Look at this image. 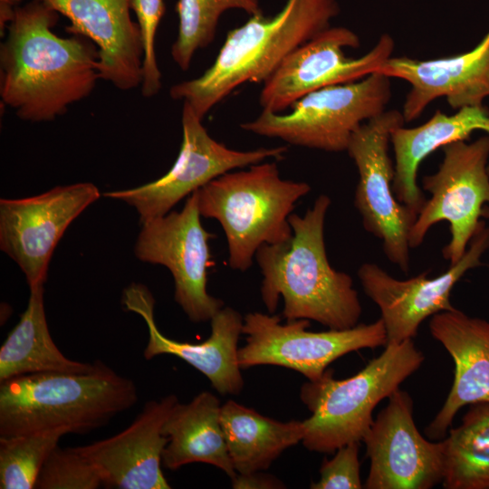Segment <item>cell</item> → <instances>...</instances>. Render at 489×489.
<instances>
[{"mask_svg": "<svg viewBox=\"0 0 489 489\" xmlns=\"http://www.w3.org/2000/svg\"><path fill=\"white\" fill-rule=\"evenodd\" d=\"M234 488H282L283 484L276 478L254 472L251 474H237L232 479Z\"/></svg>", "mask_w": 489, "mask_h": 489, "instance_id": "cell-32", "label": "cell"}, {"mask_svg": "<svg viewBox=\"0 0 489 489\" xmlns=\"http://www.w3.org/2000/svg\"><path fill=\"white\" fill-rule=\"evenodd\" d=\"M177 402L175 395L150 400L121 432L76 449L94 464L103 485L120 489H168L170 485L160 466L168 442L163 427Z\"/></svg>", "mask_w": 489, "mask_h": 489, "instance_id": "cell-17", "label": "cell"}, {"mask_svg": "<svg viewBox=\"0 0 489 489\" xmlns=\"http://www.w3.org/2000/svg\"><path fill=\"white\" fill-rule=\"evenodd\" d=\"M363 437L370 461L367 489H430L445 475L444 440L431 442L417 430L413 399L398 388Z\"/></svg>", "mask_w": 489, "mask_h": 489, "instance_id": "cell-15", "label": "cell"}, {"mask_svg": "<svg viewBox=\"0 0 489 489\" xmlns=\"http://www.w3.org/2000/svg\"><path fill=\"white\" fill-rule=\"evenodd\" d=\"M429 330L455 364L450 392L425 429L429 438L437 440L446 435L461 408L489 403V321L455 308L433 315Z\"/></svg>", "mask_w": 489, "mask_h": 489, "instance_id": "cell-21", "label": "cell"}, {"mask_svg": "<svg viewBox=\"0 0 489 489\" xmlns=\"http://www.w3.org/2000/svg\"><path fill=\"white\" fill-rule=\"evenodd\" d=\"M470 406L443 439L446 489H489V403Z\"/></svg>", "mask_w": 489, "mask_h": 489, "instance_id": "cell-26", "label": "cell"}, {"mask_svg": "<svg viewBox=\"0 0 489 489\" xmlns=\"http://www.w3.org/2000/svg\"><path fill=\"white\" fill-rule=\"evenodd\" d=\"M424 360L409 339L387 344L379 357L348 379H335L329 369L321 379L304 383L300 397L312 416L303 420V446L310 451L332 453L362 441L374 421L376 406L399 388Z\"/></svg>", "mask_w": 489, "mask_h": 489, "instance_id": "cell-6", "label": "cell"}, {"mask_svg": "<svg viewBox=\"0 0 489 489\" xmlns=\"http://www.w3.org/2000/svg\"><path fill=\"white\" fill-rule=\"evenodd\" d=\"M59 14L33 0L15 10L0 47V96L22 120L52 121L101 80L96 45L53 32Z\"/></svg>", "mask_w": 489, "mask_h": 489, "instance_id": "cell-1", "label": "cell"}, {"mask_svg": "<svg viewBox=\"0 0 489 489\" xmlns=\"http://www.w3.org/2000/svg\"><path fill=\"white\" fill-rule=\"evenodd\" d=\"M102 480L94 464L76 447L58 446L44 462L36 481L38 489H96Z\"/></svg>", "mask_w": 489, "mask_h": 489, "instance_id": "cell-29", "label": "cell"}, {"mask_svg": "<svg viewBox=\"0 0 489 489\" xmlns=\"http://www.w3.org/2000/svg\"><path fill=\"white\" fill-rule=\"evenodd\" d=\"M389 79L377 72L359 81L328 86L299 99L288 113L263 110L240 127L299 147L345 151L360 125L386 110L391 99Z\"/></svg>", "mask_w": 489, "mask_h": 489, "instance_id": "cell-7", "label": "cell"}, {"mask_svg": "<svg viewBox=\"0 0 489 489\" xmlns=\"http://www.w3.org/2000/svg\"><path fill=\"white\" fill-rule=\"evenodd\" d=\"M62 429L0 437V488L32 489Z\"/></svg>", "mask_w": 489, "mask_h": 489, "instance_id": "cell-28", "label": "cell"}, {"mask_svg": "<svg viewBox=\"0 0 489 489\" xmlns=\"http://www.w3.org/2000/svg\"><path fill=\"white\" fill-rule=\"evenodd\" d=\"M443 150L437 171L423 177V188L431 197L417 215L409 245L419 246L432 225L447 221L451 239L442 254L452 265L465 253L480 217H489V136L471 143L457 140L444 146Z\"/></svg>", "mask_w": 489, "mask_h": 489, "instance_id": "cell-8", "label": "cell"}, {"mask_svg": "<svg viewBox=\"0 0 489 489\" xmlns=\"http://www.w3.org/2000/svg\"><path fill=\"white\" fill-rule=\"evenodd\" d=\"M221 405L208 391L197 395L189 403L174 406L163 434L168 438L162 464L177 470L191 463H205L220 468L231 479L237 473L231 461L220 422Z\"/></svg>", "mask_w": 489, "mask_h": 489, "instance_id": "cell-23", "label": "cell"}, {"mask_svg": "<svg viewBox=\"0 0 489 489\" xmlns=\"http://www.w3.org/2000/svg\"><path fill=\"white\" fill-rule=\"evenodd\" d=\"M311 191L305 182L283 179L275 162H260L246 170L229 171L197 190L200 215L224 229L228 265L241 272L253 264L263 244L288 241L289 216L295 203Z\"/></svg>", "mask_w": 489, "mask_h": 489, "instance_id": "cell-5", "label": "cell"}, {"mask_svg": "<svg viewBox=\"0 0 489 489\" xmlns=\"http://www.w3.org/2000/svg\"><path fill=\"white\" fill-rule=\"evenodd\" d=\"M23 0H0V33L5 34L8 24L14 17L17 5Z\"/></svg>", "mask_w": 489, "mask_h": 489, "instance_id": "cell-33", "label": "cell"}, {"mask_svg": "<svg viewBox=\"0 0 489 489\" xmlns=\"http://www.w3.org/2000/svg\"><path fill=\"white\" fill-rule=\"evenodd\" d=\"M240 9L249 15L262 13L259 0H178L177 35L171 46V56L182 70H188L197 51L215 39L218 21L227 10Z\"/></svg>", "mask_w": 489, "mask_h": 489, "instance_id": "cell-27", "label": "cell"}, {"mask_svg": "<svg viewBox=\"0 0 489 489\" xmlns=\"http://www.w3.org/2000/svg\"><path fill=\"white\" fill-rule=\"evenodd\" d=\"M139 27L142 47V75L140 90L145 98L158 94L161 88V72L156 54V36L159 23L165 14L164 0H131Z\"/></svg>", "mask_w": 489, "mask_h": 489, "instance_id": "cell-30", "label": "cell"}, {"mask_svg": "<svg viewBox=\"0 0 489 489\" xmlns=\"http://www.w3.org/2000/svg\"><path fill=\"white\" fill-rule=\"evenodd\" d=\"M309 326L310 320L306 319L282 323L278 315L247 313L242 327L246 344L238 350L241 369L275 365L296 370L309 380H317L331 362L347 353L387 345L380 318L345 330L314 332L306 331Z\"/></svg>", "mask_w": 489, "mask_h": 489, "instance_id": "cell-10", "label": "cell"}, {"mask_svg": "<svg viewBox=\"0 0 489 489\" xmlns=\"http://www.w3.org/2000/svg\"><path fill=\"white\" fill-rule=\"evenodd\" d=\"M337 0H287L273 16L262 13L226 34L214 63L200 76L174 84L173 100L187 102L202 120L246 83H264L296 48L331 26Z\"/></svg>", "mask_w": 489, "mask_h": 489, "instance_id": "cell-3", "label": "cell"}, {"mask_svg": "<svg viewBox=\"0 0 489 489\" xmlns=\"http://www.w3.org/2000/svg\"><path fill=\"white\" fill-rule=\"evenodd\" d=\"M64 15L67 31L91 40L99 53L101 80L120 91L140 86L143 47L131 18V0H37Z\"/></svg>", "mask_w": 489, "mask_h": 489, "instance_id": "cell-20", "label": "cell"}, {"mask_svg": "<svg viewBox=\"0 0 489 489\" xmlns=\"http://www.w3.org/2000/svg\"><path fill=\"white\" fill-rule=\"evenodd\" d=\"M197 190L179 211L142 224L134 252L147 263L166 266L175 282V300L194 322L211 321L224 302L207 292L211 264L209 240L215 237L200 221Z\"/></svg>", "mask_w": 489, "mask_h": 489, "instance_id": "cell-13", "label": "cell"}, {"mask_svg": "<svg viewBox=\"0 0 489 489\" xmlns=\"http://www.w3.org/2000/svg\"><path fill=\"white\" fill-rule=\"evenodd\" d=\"M128 311L145 321L149 339L143 355L146 360L159 355H173L185 360L205 375L220 394L236 395L244 387L238 362V340L243 317L231 307L220 309L211 319V334L200 343L177 341L163 335L154 319L155 300L149 289L132 283L123 293Z\"/></svg>", "mask_w": 489, "mask_h": 489, "instance_id": "cell-18", "label": "cell"}, {"mask_svg": "<svg viewBox=\"0 0 489 489\" xmlns=\"http://www.w3.org/2000/svg\"><path fill=\"white\" fill-rule=\"evenodd\" d=\"M359 442L337 449L331 460H324L320 468V480L311 484L312 489H360Z\"/></svg>", "mask_w": 489, "mask_h": 489, "instance_id": "cell-31", "label": "cell"}, {"mask_svg": "<svg viewBox=\"0 0 489 489\" xmlns=\"http://www.w3.org/2000/svg\"><path fill=\"white\" fill-rule=\"evenodd\" d=\"M99 197L98 187L84 182L30 197L0 200V248L18 264L30 288L43 285L63 233Z\"/></svg>", "mask_w": 489, "mask_h": 489, "instance_id": "cell-14", "label": "cell"}, {"mask_svg": "<svg viewBox=\"0 0 489 489\" xmlns=\"http://www.w3.org/2000/svg\"><path fill=\"white\" fill-rule=\"evenodd\" d=\"M359 36L344 26H330L292 51L264 82L259 95L263 110L283 112L317 90L361 80L377 72L391 57L394 40L382 34L373 48L349 58L345 48H358Z\"/></svg>", "mask_w": 489, "mask_h": 489, "instance_id": "cell-12", "label": "cell"}, {"mask_svg": "<svg viewBox=\"0 0 489 489\" xmlns=\"http://www.w3.org/2000/svg\"><path fill=\"white\" fill-rule=\"evenodd\" d=\"M488 249L489 227L481 220L462 258L435 278L424 272L398 280L376 264L360 265L358 277L366 295L380 311L387 344L413 339L427 318L455 310L450 302L452 289L468 270L483 264L481 256Z\"/></svg>", "mask_w": 489, "mask_h": 489, "instance_id": "cell-16", "label": "cell"}, {"mask_svg": "<svg viewBox=\"0 0 489 489\" xmlns=\"http://www.w3.org/2000/svg\"><path fill=\"white\" fill-rule=\"evenodd\" d=\"M220 422L234 468L242 475L267 469L305 435L303 421L280 422L233 400L221 406Z\"/></svg>", "mask_w": 489, "mask_h": 489, "instance_id": "cell-24", "label": "cell"}, {"mask_svg": "<svg viewBox=\"0 0 489 489\" xmlns=\"http://www.w3.org/2000/svg\"><path fill=\"white\" fill-rule=\"evenodd\" d=\"M94 364L65 357L53 340L43 305V285L30 288L25 311L0 349V383L41 372H87Z\"/></svg>", "mask_w": 489, "mask_h": 489, "instance_id": "cell-25", "label": "cell"}, {"mask_svg": "<svg viewBox=\"0 0 489 489\" xmlns=\"http://www.w3.org/2000/svg\"><path fill=\"white\" fill-rule=\"evenodd\" d=\"M331 199L320 195L304 216L291 214L292 237L263 244L255 254L263 274L261 295L269 313L280 296L287 321L312 320L332 330L356 326L362 312L351 277L331 267L325 242L324 222Z\"/></svg>", "mask_w": 489, "mask_h": 489, "instance_id": "cell-2", "label": "cell"}, {"mask_svg": "<svg viewBox=\"0 0 489 489\" xmlns=\"http://www.w3.org/2000/svg\"><path fill=\"white\" fill-rule=\"evenodd\" d=\"M138 400L134 382L101 362L87 372H41L0 385V437L62 429L84 434Z\"/></svg>", "mask_w": 489, "mask_h": 489, "instance_id": "cell-4", "label": "cell"}, {"mask_svg": "<svg viewBox=\"0 0 489 489\" xmlns=\"http://www.w3.org/2000/svg\"><path fill=\"white\" fill-rule=\"evenodd\" d=\"M378 72L409 83L401 111L406 122L419 117L439 97H446L455 110L482 106L489 96V31L466 53L433 60L391 56Z\"/></svg>", "mask_w": 489, "mask_h": 489, "instance_id": "cell-19", "label": "cell"}, {"mask_svg": "<svg viewBox=\"0 0 489 489\" xmlns=\"http://www.w3.org/2000/svg\"><path fill=\"white\" fill-rule=\"evenodd\" d=\"M489 134V110L484 106H466L453 115L440 110L424 124L396 129L390 137L395 155L393 193L402 204L419 213L426 199L417 183L419 165L439 148L466 140L475 130ZM489 173V164L487 168Z\"/></svg>", "mask_w": 489, "mask_h": 489, "instance_id": "cell-22", "label": "cell"}, {"mask_svg": "<svg viewBox=\"0 0 489 489\" xmlns=\"http://www.w3.org/2000/svg\"><path fill=\"white\" fill-rule=\"evenodd\" d=\"M405 122L401 111L385 110L360 125L346 151L359 173L354 206L365 230L381 241L388 261L408 272L409 236L418 212L396 198L395 165L388 155L391 133Z\"/></svg>", "mask_w": 489, "mask_h": 489, "instance_id": "cell-9", "label": "cell"}, {"mask_svg": "<svg viewBox=\"0 0 489 489\" xmlns=\"http://www.w3.org/2000/svg\"><path fill=\"white\" fill-rule=\"evenodd\" d=\"M181 124L180 150L164 176L140 187L104 193L135 207L141 223L167 215L182 198L226 172L266 158H281L288 149L286 146L244 151L229 149L208 134L187 102H183Z\"/></svg>", "mask_w": 489, "mask_h": 489, "instance_id": "cell-11", "label": "cell"}]
</instances>
